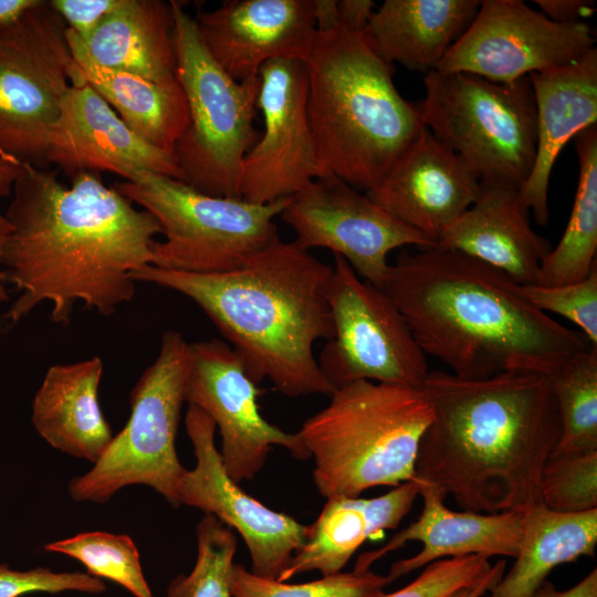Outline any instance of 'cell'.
<instances>
[{"label": "cell", "instance_id": "bcb514c9", "mask_svg": "<svg viewBox=\"0 0 597 597\" xmlns=\"http://www.w3.org/2000/svg\"><path fill=\"white\" fill-rule=\"evenodd\" d=\"M7 300H8V292H7L3 281L0 277V302L7 301Z\"/></svg>", "mask_w": 597, "mask_h": 597}, {"label": "cell", "instance_id": "1f68e13d", "mask_svg": "<svg viewBox=\"0 0 597 597\" xmlns=\"http://www.w3.org/2000/svg\"><path fill=\"white\" fill-rule=\"evenodd\" d=\"M44 549L77 559L91 576L109 579L135 597H154L142 569L138 549L128 535L84 532L49 543Z\"/></svg>", "mask_w": 597, "mask_h": 597}, {"label": "cell", "instance_id": "60d3db41", "mask_svg": "<svg viewBox=\"0 0 597 597\" xmlns=\"http://www.w3.org/2000/svg\"><path fill=\"white\" fill-rule=\"evenodd\" d=\"M22 163V160L0 148V197L12 193ZM9 232V222L4 214L0 212V256Z\"/></svg>", "mask_w": 597, "mask_h": 597}, {"label": "cell", "instance_id": "8992f818", "mask_svg": "<svg viewBox=\"0 0 597 597\" xmlns=\"http://www.w3.org/2000/svg\"><path fill=\"white\" fill-rule=\"evenodd\" d=\"M329 397L296 432L314 459L322 496L355 498L415 478L419 444L433 417L421 389L358 380Z\"/></svg>", "mask_w": 597, "mask_h": 597}, {"label": "cell", "instance_id": "52a82bcc", "mask_svg": "<svg viewBox=\"0 0 597 597\" xmlns=\"http://www.w3.org/2000/svg\"><path fill=\"white\" fill-rule=\"evenodd\" d=\"M176 80L189 123L174 154L185 182L198 191L240 198L242 160L259 138L253 126L259 75L232 78L210 55L181 1H170Z\"/></svg>", "mask_w": 597, "mask_h": 597}, {"label": "cell", "instance_id": "44dd1931", "mask_svg": "<svg viewBox=\"0 0 597 597\" xmlns=\"http://www.w3.org/2000/svg\"><path fill=\"white\" fill-rule=\"evenodd\" d=\"M419 483L422 511L416 522L397 532L378 549L360 554L355 572H367L369 567L390 552L406 543L418 541L421 551L408 558L394 563L386 575L391 583L438 559L484 555L516 557L524 535L526 511L498 513L457 512L449 510L444 498L432 486Z\"/></svg>", "mask_w": 597, "mask_h": 597}, {"label": "cell", "instance_id": "ac0fdd59", "mask_svg": "<svg viewBox=\"0 0 597 597\" xmlns=\"http://www.w3.org/2000/svg\"><path fill=\"white\" fill-rule=\"evenodd\" d=\"M45 161L71 178L83 171H106L130 180L150 171L185 182L175 154L136 134L82 78L75 62L49 136Z\"/></svg>", "mask_w": 597, "mask_h": 597}, {"label": "cell", "instance_id": "b9f144b4", "mask_svg": "<svg viewBox=\"0 0 597 597\" xmlns=\"http://www.w3.org/2000/svg\"><path fill=\"white\" fill-rule=\"evenodd\" d=\"M376 4L371 0L337 1L338 24L355 31H364Z\"/></svg>", "mask_w": 597, "mask_h": 597}, {"label": "cell", "instance_id": "7c38bea8", "mask_svg": "<svg viewBox=\"0 0 597 597\" xmlns=\"http://www.w3.org/2000/svg\"><path fill=\"white\" fill-rule=\"evenodd\" d=\"M65 31L44 1L0 34V148L36 166L74 69Z\"/></svg>", "mask_w": 597, "mask_h": 597}, {"label": "cell", "instance_id": "277c9868", "mask_svg": "<svg viewBox=\"0 0 597 597\" xmlns=\"http://www.w3.org/2000/svg\"><path fill=\"white\" fill-rule=\"evenodd\" d=\"M333 266L281 239L238 268L193 274L147 265L135 282L176 291L195 302L230 342L250 378L269 379L289 397L331 396L335 388L314 355L334 334L327 302Z\"/></svg>", "mask_w": 597, "mask_h": 597}, {"label": "cell", "instance_id": "ab89813d", "mask_svg": "<svg viewBox=\"0 0 597 597\" xmlns=\"http://www.w3.org/2000/svg\"><path fill=\"white\" fill-rule=\"evenodd\" d=\"M541 12L553 22L574 23L583 21L596 11V2L589 0H535Z\"/></svg>", "mask_w": 597, "mask_h": 597}, {"label": "cell", "instance_id": "ffe728a7", "mask_svg": "<svg viewBox=\"0 0 597 597\" xmlns=\"http://www.w3.org/2000/svg\"><path fill=\"white\" fill-rule=\"evenodd\" d=\"M480 180L427 128L368 198L396 219L438 240L474 202Z\"/></svg>", "mask_w": 597, "mask_h": 597}, {"label": "cell", "instance_id": "e575fe53", "mask_svg": "<svg viewBox=\"0 0 597 597\" xmlns=\"http://www.w3.org/2000/svg\"><path fill=\"white\" fill-rule=\"evenodd\" d=\"M538 493L541 504L554 512L597 509V452L549 457L542 470Z\"/></svg>", "mask_w": 597, "mask_h": 597}, {"label": "cell", "instance_id": "f35d334b", "mask_svg": "<svg viewBox=\"0 0 597 597\" xmlns=\"http://www.w3.org/2000/svg\"><path fill=\"white\" fill-rule=\"evenodd\" d=\"M121 0H50L67 30L85 41Z\"/></svg>", "mask_w": 597, "mask_h": 597}, {"label": "cell", "instance_id": "836d02e7", "mask_svg": "<svg viewBox=\"0 0 597 597\" xmlns=\"http://www.w3.org/2000/svg\"><path fill=\"white\" fill-rule=\"evenodd\" d=\"M388 585L387 576L371 570L341 572L301 584L263 578L237 563L230 573L232 597H380Z\"/></svg>", "mask_w": 597, "mask_h": 597}, {"label": "cell", "instance_id": "f6af8a7d", "mask_svg": "<svg viewBox=\"0 0 597 597\" xmlns=\"http://www.w3.org/2000/svg\"><path fill=\"white\" fill-rule=\"evenodd\" d=\"M506 561L499 559L495 565H492L490 572L481 580L475 584L464 587L450 597H482L500 582L504 575Z\"/></svg>", "mask_w": 597, "mask_h": 597}, {"label": "cell", "instance_id": "603a6c76", "mask_svg": "<svg viewBox=\"0 0 597 597\" xmlns=\"http://www.w3.org/2000/svg\"><path fill=\"white\" fill-rule=\"evenodd\" d=\"M516 187L480 181L474 202L437 247L480 260L520 285L536 284L549 242L531 227Z\"/></svg>", "mask_w": 597, "mask_h": 597}, {"label": "cell", "instance_id": "ee69618b", "mask_svg": "<svg viewBox=\"0 0 597 597\" xmlns=\"http://www.w3.org/2000/svg\"><path fill=\"white\" fill-rule=\"evenodd\" d=\"M44 0H0V34L20 22Z\"/></svg>", "mask_w": 597, "mask_h": 597}, {"label": "cell", "instance_id": "6da1fadb", "mask_svg": "<svg viewBox=\"0 0 597 597\" xmlns=\"http://www.w3.org/2000/svg\"><path fill=\"white\" fill-rule=\"evenodd\" d=\"M4 217L10 232L0 277L20 291L0 316V331L50 303L51 320L67 325L75 304L112 315L132 301V273L153 264L157 219L136 208L100 174L83 171L64 186L56 171L23 161Z\"/></svg>", "mask_w": 597, "mask_h": 597}, {"label": "cell", "instance_id": "f546056e", "mask_svg": "<svg viewBox=\"0 0 597 597\" xmlns=\"http://www.w3.org/2000/svg\"><path fill=\"white\" fill-rule=\"evenodd\" d=\"M574 138L579 165L576 195L559 242L541 264L536 284L544 286L580 281L597 266V125Z\"/></svg>", "mask_w": 597, "mask_h": 597}, {"label": "cell", "instance_id": "484cf974", "mask_svg": "<svg viewBox=\"0 0 597 597\" xmlns=\"http://www.w3.org/2000/svg\"><path fill=\"white\" fill-rule=\"evenodd\" d=\"M479 0H385L364 35L387 63L434 71L473 21Z\"/></svg>", "mask_w": 597, "mask_h": 597}, {"label": "cell", "instance_id": "e0dca14e", "mask_svg": "<svg viewBox=\"0 0 597 597\" xmlns=\"http://www.w3.org/2000/svg\"><path fill=\"white\" fill-rule=\"evenodd\" d=\"M185 426L197 463L180 475L179 504L199 509L234 528L247 544L252 573L279 579L304 544L307 526L269 509L228 475L214 443L216 423L203 410L188 404Z\"/></svg>", "mask_w": 597, "mask_h": 597}, {"label": "cell", "instance_id": "d6986e66", "mask_svg": "<svg viewBox=\"0 0 597 597\" xmlns=\"http://www.w3.org/2000/svg\"><path fill=\"white\" fill-rule=\"evenodd\" d=\"M195 20L212 59L239 82L273 60L305 62L317 35L315 0H229Z\"/></svg>", "mask_w": 597, "mask_h": 597}, {"label": "cell", "instance_id": "4316f807", "mask_svg": "<svg viewBox=\"0 0 597 597\" xmlns=\"http://www.w3.org/2000/svg\"><path fill=\"white\" fill-rule=\"evenodd\" d=\"M170 1L121 0L85 41L96 64L160 84H176Z\"/></svg>", "mask_w": 597, "mask_h": 597}, {"label": "cell", "instance_id": "d590c367", "mask_svg": "<svg viewBox=\"0 0 597 597\" xmlns=\"http://www.w3.org/2000/svg\"><path fill=\"white\" fill-rule=\"evenodd\" d=\"M519 290L538 311L558 314L578 326L591 347L597 348V266L577 282L555 286L527 284Z\"/></svg>", "mask_w": 597, "mask_h": 597}, {"label": "cell", "instance_id": "5b68a950", "mask_svg": "<svg viewBox=\"0 0 597 597\" xmlns=\"http://www.w3.org/2000/svg\"><path fill=\"white\" fill-rule=\"evenodd\" d=\"M307 114L329 174L366 191L381 182L425 130L419 102L395 86L363 31L317 30L306 59Z\"/></svg>", "mask_w": 597, "mask_h": 597}, {"label": "cell", "instance_id": "f1b7e54d", "mask_svg": "<svg viewBox=\"0 0 597 597\" xmlns=\"http://www.w3.org/2000/svg\"><path fill=\"white\" fill-rule=\"evenodd\" d=\"M596 544L597 509L559 513L538 503L526 511L515 563L489 597H534L555 567L582 556H594Z\"/></svg>", "mask_w": 597, "mask_h": 597}, {"label": "cell", "instance_id": "30bf717a", "mask_svg": "<svg viewBox=\"0 0 597 597\" xmlns=\"http://www.w3.org/2000/svg\"><path fill=\"white\" fill-rule=\"evenodd\" d=\"M190 343L176 331L163 334L158 355L130 392V416L101 459L67 486L77 502L105 503L125 486L142 484L178 507L177 485L185 468L176 451L186 401Z\"/></svg>", "mask_w": 597, "mask_h": 597}, {"label": "cell", "instance_id": "d6a6232c", "mask_svg": "<svg viewBox=\"0 0 597 597\" xmlns=\"http://www.w3.org/2000/svg\"><path fill=\"white\" fill-rule=\"evenodd\" d=\"M197 559L189 575L169 584L167 597H232L230 573L238 540L216 516L206 514L197 525Z\"/></svg>", "mask_w": 597, "mask_h": 597}, {"label": "cell", "instance_id": "4dcf8cb0", "mask_svg": "<svg viewBox=\"0 0 597 597\" xmlns=\"http://www.w3.org/2000/svg\"><path fill=\"white\" fill-rule=\"evenodd\" d=\"M546 377L561 419L559 439L549 457L597 452V348L575 354Z\"/></svg>", "mask_w": 597, "mask_h": 597}, {"label": "cell", "instance_id": "74e56055", "mask_svg": "<svg viewBox=\"0 0 597 597\" xmlns=\"http://www.w3.org/2000/svg\"><path fill=\"white\" fill-rule=\"evenodd\" d=\"M80 591L103 594L106 585L102 579L81 572H53L48 567L28 570L11 569L0 564V597H21L32 593L59 594Z\"/></svg>", "mask_w": 597, "mask_h": 597}, {"label": "cell", "instance_id": "d4e9b609", "mask_svg": "<svg viewBox=\"0 0 597 597\" xmlns=\"http://www.w3.org/2000/svg\"><path fill=\"white\" fill-rule=\"evenodd\" d=\"M418 495L419 483L413 478L373 499L328 498L317 520L307 525L304 544L277 580L287 582L312 570L322 576L341 573L365 541L396 528Z\"/></svg>", "mask_w": 597, "mask_h": 597}, {"label": "cell", "instance_id": "2e32d148", "mask_svg": "<svg viewBox=\"0 0 597 597\" xmlns=\"http://www.w3.org/2000/svg\"><path fill=\"white\" fill-rule=\"evenodd\" d=\"M186 401L203 410L219 428L221 460L238 484L262 470L273 446L285 448L297 460L310 453L297 433L270 423L259 411L264 392L248 375L232 347L212 338L190 343Z\"/></svg>", "mask_w": 597, "mask_h": 597}, {"label": "cell", "instance_id": "83f0119b", "mask_svg": "<svg viewBox=\"0 0 597 597\" xmlns=\"http://www.w3.org/2000/svg\"><path fill=\"white\" fill-rule=\"evenodd\" d=\"M65 36L82 78L136 134L154 146L174 153L189 123L180 85L160 84L101 66L90 59L74 32L66 29Z\"/></svg>", "mask_w": 597, "mask_h": 597}, {"label": "cell", "instance_id": "7a4b0ae2", "mask_svg": "<svg viewBox=\"0 0 597 597\" xmlns=\"http://www.w3.org/2000/svg\"><path fill=\"white\" fill-rule=\"evenodd\" d=\"M421 390L433 417L419 444L417 481L450 494L463 511H527L541 503L542 470L561 434L545 375L468 379L438 370Z\"/></svg>", "mask_w": 597, "mask_h": 597}, {"label": "cell", "instance_id": "3957f363", "mask_svg": "<svg viewBox=\"0 0 597 597\" xmlns=\"http://www.w3.org/2000/svg\"><path fill=\"white\" fill-rule=\"evenodd\" d=\"M491 265L438 247L402 252L383 289L421 350L468 379L502 373L548 376L588 349L583 334L531 305Z\"/></svg>", "mask_w": 597, "mask_h": 597}, {"label": "cell", "instance_id": "7bdbcfd3", "mask_svg": "<svg viewBox=\"0 0 597 597\" xmlns=\"http://www.w3.org/2000/svg\"><path fill=\"white\" fill-rule=\"evenodd\" d=\"M534 597H597V568L573 587L559 590L553 583L546 580L535 593Z\"/></svg>", "mask_w": 597, "mask_h": 597}, {"label": "cell", "instance_id": "9c48e42d", "mask_svg": "<svg viewBox=\"0 0 597 597\" xmlns=\"http://www.w3.org/2000/svg\"><path fill=\"white\" fill-rule=\"evenodd\" d=\"M114 187L161 227L165 239L155 241L151 265L193 274L229 272L280 239L274 219L290 201L259 205L212 196L150 171Z\"/></svg>", "mask_w": 597, "mask_h": 597}, {"label": "cell", "instance_id": "7402d4cb", "mask_svg": "<svg viewBox=\"0 0 597 597\" xmlns=\"http://www.w3.org/2000/svg\"><path fill=\"white\" fill-rule=\"evenodd\" d=\"M536 108V154L520 188L523 207L535 221H549L548 186L563 147L579 132L597 125V49L562 67L528 75Z\"/></svg>", "mask_w": 597, "mask_h": 597}, {"label": "cell", "instance_id": "8d00e7d4", "mask_svg": "<svg viewBox=\"0 0 597 597\" xmlns=\"http://www.w3.org/2000/svg\"><path fill=\"white\" fill-rule=\"evenodd\" d=\"M492 565L484 555H465L438 559L425 566L421 574L404 588L380 597H450L481 580Z\"/></svg>", "mask_w": 597, "mask_h": 597}, {"label": "cell", "instance_id": "ba28073f", "mask_svg": "<svg viewBox=\"0 0 597 597\" xmlns=\"http://www.w3.org/2000/svg\"><path fill=\"white\" fill-rule=\"evenodd\" d=\"M423 126L482 182L521 188L536 154V108L528 76L512 84L463 72L425 74Z\"/></svg>", "mask_w": 597, "mask_h": 597}, {"label": "cell", "instance_id": "4fadbf2b", "mask_svg": "<svg viewBox=\"0 0 597 597\" xmlns=\"http://www.w3.org/2000/svg\"><path fill=\"white\" fill-rule=\"evenodd\" d=\"M588 23H557L521 0H483L439 72H463L512 84L567 65L595 49Z\"/></svg>", "mask_w": 597, "mask_h": 597}, {"label": "cell", "instance_id": "8fae6325", "mask_svg": "<svg viewBox=\"0 0 597 597\" xmlns=\"http://www.w3.org/2000/svg\"><path fill=\"white\" fill-rule=\"evenodd\" d=\"M327 302L334 334L317 363L335 389L358 380L422 389L427 356L406 320L384 290L360 279L341 255Z\"/></svg>", "mask_w": 597, "mask_h": 597}, {"label": "cell", "instance_id": "cb8c5ba5", "mask_svg": "<svg viewBox=\"0 0 597 597\" xmlns=\"http://www.w3.org/2000/svg\"><path fill=\"white\" fill-rule=\"evenodd\" d=\"M103 362L51 366L32 401V423L54 449L96 463L114 434L98 402Z\"/></svg>", "mask_w": 597, "mask_h": 597}, {"label": "cell", "instance_id": "5bb4252c", "mask_svg": "<svg viewBox=\"0 0 597 597\" xmlns=\"http://www.w3.org/2000/svg\"><path fill=\"white\" fill-rule=\"evenodd\" d=\"M282 219L294 230L304 250L325 248L341 255L356 274L383 289L389 252L405 245L436 244L402 223L368 196L326 174L290 197Z\"/></svg>", "mask_w": 597, "mask_h": 597}, {"label": "cell", "instance_id": "9a60e30c", "mask_svg": "<svg viewBox=\"0 0 597 597\" xmlns=\"http://www.w3.org/2000/svg\"><path fill=\"white\" fill-rule=\"evenodd\" d=\"M256 106L263 134L242 160L240 198L259 205L286 199L329 174L307 114V75L300 60L277 59L259 71Z\"/></svg>", "mask_w": 597, "mask_h": 597}]
</instances>
